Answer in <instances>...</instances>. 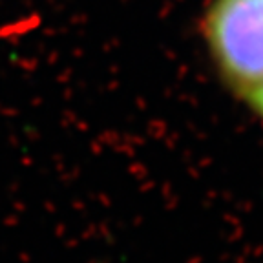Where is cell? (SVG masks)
Masks as SVG:
<instances>
[{"mask_svg":"<svg viewBox=\"0 0 263 263\" xmlns=\"http://www.w3.org/2000/svg\"><path fill=\"white\" fill-rule=\"evenodd\" d=\"M201 31L214 68L236 97L263 82V0H209Z\"/></svg>","mask_w":263,"mask_h":263,"instance_id":"cell-1","label":"cell"},{"mask_svg":"<svg viewBox=\"0 0 263 263\" xmlns=\"http://www.w3.org/2000/svg\"><path fill=\"white\" fill-rule=\"evenodd\" d=\"M238 99L249 108V111L254 115L256 119L263 124V82H259L256 86L243 91L241 95H238Z\"/></svg>","mask_w":263,"mask_h":263,"instance_id":"cell-2","label":"cell"}]
</instances>
